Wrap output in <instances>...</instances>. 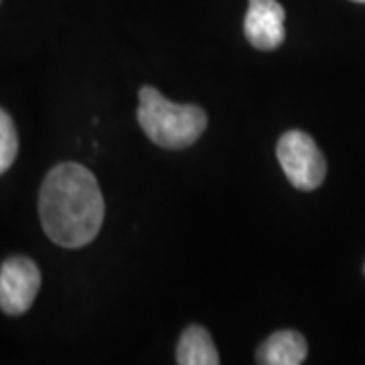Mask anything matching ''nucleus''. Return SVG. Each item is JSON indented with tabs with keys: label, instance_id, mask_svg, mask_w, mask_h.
Returning <instances> with one entry per match:
<instances>
[{
	"label": "nucleus",
	"instance_id": "nucleus-1",
	"mask_svg": "<svg viewBox=\"0 0 365 365\" xmlns=\"http://www.w3.org/2000/svg\"><path fill=\"white\" fill-rule=\"evenodd\" d=\"M104 197L96 177L78 163H63L45 177L39 215L45 234L57 246L83 248L104 223Z\"/></svg>",
	"mask_w": 365,
	"mask_h": 365
},
{
	"label": "nucleus",
	"instance_id": "nucleus-2",
	"mask_svg": "<svg viewBox=\"0 0 365 365\" xmlns=\"http://www.w3.org/2000/svg\"><path fill=\"white\" fill-rule=\"evenodd\" d=\"M138 100V124L163 148H187L207 128V114L199 106L173 104L148 86L140 90Z\"/></svg>",
	"mask_w": 365,
	"mask_h": 365
},
{
	"label": "nucleus",
	"instance_id": "nucleus-3",
	"mask_svg": "<svg viewBox=\"0 0 365 365\" xmlns=\"http://www.w3.org/2000/svg\"><path fill=\"white\" fill-rule=\"evenodd\" d=\"M276 155L287 179L300 191H313L325 181V157L307 132L288 130L282 134Z\"/></svg>",
	"mask_w": 365,
	"mask_h": 365
},
{
	"label": "nucleus",
	"instance_id": "nucleus-4",
	"mask_svg": "<svg viewBox=\"0 0 365 365\" xmlns=\"http://www.w3.org/2000/svg\"><path fill=\"white\" fill-rule=\"evenodd\" d=\"M41 288L37 264L23 256L4 260L0 268V309L6 314H23L31 309Z\"/></svg>",
	"mask_w": 365,
	"mask_h": 365
},
{
	"label": "nucleus",
	"instance_id": "nucleus-5",
	"mask_svg": "<svg viewBox=\"0 0 365 365\" xmlns=\"http://www.w3.org/2000/svg\"><path fill=\"white\" fill-rule=\"evenodd\" d=\"M284 9L278 0H248L244 33L252 47L270 51L284 43Z\"/></svg>",
	"mask_w": 365,
	"mask_h": 365
},
{
	"label": "nucleus",
	"instance_id": "nucleus-6",
	"mask_svg": "<svg viewBox=\"0 0 365 365\" xmlns=\"http://www.w3.org/2000/svg\"><path fill=\"white\" fill-rule=\"evenodd\" d=\"M307 339L297 331H278L260 345L256 361L262 365H299L307 359Z\"/></svg>",
	"mask_w": 365,
	"mask_h": 365
},
{
	"label": "nucleus",
	"instance_id": "nucleus-7",
	"mask_svg": "<svg viewBox=\"0 0 365 365\" xmlns=\"http://www.w3.org/2000/svg\"><path fill=\"white\" fill-rule=\"evenodd\" d=\"M177 364L181 365H217L220 353L213 339L203 327L191 325L185 329L177 347Z\"/></svg>",
	"mask_w": 365,
	"mask_h": 365
},
{
	"label": "nucleus",
	"instance_id": "nucleus-8",
	"mask_svg": "<svg viewBox=\"0 0 365 365\" xmlns=\"http://www.w3.org/2000/svg\"><path fill=\"white\" fill-rule=\"evenodd\" d=\"M19 153V138L11 116L0 108V175L11 169Z\"/></svg>",
	"mask_w": 365,
	"mask_h": 365
},
{
	"label": "nucleus",
	"instance_id": "nucleus-9",
	"mask_svg": "<svg viewBox=\"0 0 365 365\" xmlns=\"http://www.w3.org/2000/svg\"><path fill=\"white\" fill-rule=\"evenodd\" d=\"M353 2H365V0H353Z\"/></svg>",
	"mask_w": 365,
	"mask_h": 365
}]
</instances>
